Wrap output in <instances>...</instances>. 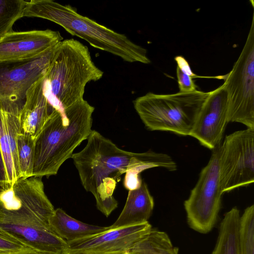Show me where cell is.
I'll list each match as a JSON object with an SVG mask.
<instances>
[{
  "label": "cell",
  "mask_w": 254,
  "mask_h": 254,
  "mask_svg": "<svg viewBox=\"0 0 254 254\" xmlns=\"http://www.w3.org/2000/svg\"><path fill=\"white\" fill-rule=\"evenodd\" d=\"M150 168L152 167L149 165H141L128 170L126 173L123 181L124 187L128 191L138 188L142 182L140 173L146 169Z\"/></svg>",
  "instance_id": "obj_23"
},
{
  "label": "cell",
  "mask_w": 254,
  "mask_h": 254,
  "mask_svg": "<svg viewBox=\"0 0 254 254\" xmlns=\"http://www.w3.org/2000/svg\"><path fill=\"white\" fill-rule=\"evenodd\" d=\"M27 247L0 228V251H16Z\"/></svg>",
  "instance_id": "obj_24"
},
{
  "label": "cell",
  "mask_w": 254,
  "mask_h": 254,
  "mask_svg": "<svg viewBox=\"0 0 254 254\" xmlns=\"http://www.w3.org/2000/svg\"><path fill=\"white\" fill-rule=\"evenodd\" d=\"M87 140L85 147L71 158L82 186L94 195L97 209L106 217L118 207L114 192L120 176L128 170L141 165L170 171L177 169L176 163L167 154L123 150L95 130Z\"/></svg>",
  "instance_id": "obj_1"
},
{
  "label": "cell",
  "mask_w": 254,
  "mask_h": 254,
  "mask_svg": "<svg viewBox=\"0 0 254 254\" xmlns=\"http://www.w3.org/2000/svg\"><path fill=\"white\" fill-rule=\"evenodd\" d=\"M240 211L234 207L224 216L219 227L215 248L211 254H239Z\"/></svg>",
  "instance_id": "obj_18"
},
{
  "label": "cell",
  "mask_w": 254,
  "mask_h": 254,
  "mask_svg": "<svg viewBox=\"0 0 254 254\" xmlns=\"http://www.w3.org/2000/svg\"><path fill=\"white\" fill-rule=\"evenodd\" d=\"M220 144L213 150L207 165L184 202L187 221L194 231L206 234L216 224L223 193L220 181Z\"/></svg>",
  "instance_id": "obj_9"
},
{
  "label": "cell",
  "mask_w": 254,
  "mask_h": 254,
  "mask_svg": "<svg viewBox=\"0 0 254 254\" xmlns=\"http://www.w3.org/2000/svg\"><path fill=\"white\" fill-rule=\"evenodd\" d=\"M175 60L177 63V66H179L183 71L191 76L192 77L195 76V75L192 72L188 62L183 57L181 56H177L175 58Z\"/></svg>",
  "instance_id": "obj_27"
},
{
  "label": "cell",
  "mask_w": 254,
  "mask_h": 254,
  "mask_svg": "<svg viewBox=\"0 0 254 254\" xmlns=\"http://www.w3.org/2000/svg\"><path fill=\"white\" fill-rule=\"evenodd\" d=\"M129 251L139 254H179L168 235L164 232L151 229Z\"/></svg>",
  "instance_id": "obj_19"
},
{
  "label": "cell",
  "mask_w": 254,
  "mask_h": 254,
  "mask_svg": "<svg viewBox=\"0 0 254 254\" xmlns=\"http://www.w3.org/2000/svg\"><path fill=\"white\" fill-rule=\"evenodd\" d=\"M139 254L134 253V252H132L129 251H124V252L105 253V254Z\"/></svg>",
  "instance_id": "obj_29"
},
{
  "label": "cell",
  "mask_w": 254,
  "mask_h": 254,
  "mask_svg": "<svg viewBox=\"0 0 254 254\" xmlns=\"http://www.w3.org/2000/svg\"><path fill=\"white\" fill-rule=\"evenodd\" d=\"M103 75L86 46L73 39L64 40L59 43L44 77V93L50 104L63 114L65 109L83 99L88 82Z\"/></svg>",
  "instance_id": "obj_5"
},
{
  "label": "cell",
  "mask_w": 254,
  "mask_h": 254,
  "mask_svg": "<svg viewBox=\"0 0 254 254\" xmlns=\"http://www.w3.org/2000/svg\"><path fill=\"white\" fill-rule=\"evenodd\" d=\"M154 199L142 181L137 189L128 191L125 206L111 229L130 226L148 222L154 208Z\"/></svg>",
  "instance_id": "obj_16"
},
{
  "label": "cell",
  "mask_w": 254,
  "mask_h": 254,
  "mask_svg": "<svg viewBox=\"0 0 254 254\" xmlns=\"http://www.w3.org/2000/svg\"><path fill=\"white\" fill-rule=\"evenodd\" d=\"M49 224L54 233L66 242L80 239L110 229L87 224L69 215L61 208L55 209L49 219Z\"/></svg>",
  "instance_id": "obj_17"
},
{
  "label": "cell",
  "mask_w": 254,
  "mask_h": 254,
  "mask_svg": "<svg viewBox=\"0 0 254 254\" xmlns=\"http://www.w3.org/2000/svg\"><path fill=\"white\" fill-rule=\"evenodd\" d=\"M220 181L224 192L254 182V129L236 131L220 145Z\"/></svg>",
  "instance_id": "obj_10"
},
{
  "label": "cell",
  "mask_w": 254,
  "mask_h": 254,
  "mask_svg": "<svg viewBox=\"0 0 254 254\" xmlns=\"http://www.w3.org/2000/svg\"><path fill=\"white\" fill-rule=\"evenodd\" d=\"M94 107L84 99L57 111L34 139L32 176L49 177L71 158L74 150L91 131Z\"/></svg>",
  "instance_id": "obj_3"
},
{
  "label": "cell",
  "mask_w": 254,
  "mask_h": 254,
  "mask_svg": "<svg viewBox=\"0 0 254 254\" xmlns=\"http://www.w3.org/2000/svg\"><path fill=\"white\" fill-rule=\"evenodd\" d=\"M0 254H40L35 250L27 247L16 251H0Z\"/></svg>",
  "instance_id": "obj_28"
},
{
  "label": "cell",
  "mask_w": 254,
  "mask_h": 254,
  "mask_svg": "<svg viewBox=\"0 0 254 254\" xmlns=\"http://www.w3.org/2000/svg\"><path fill=\"white\" fill-rule=\"evenodd\" d=\"M209 92L158 94L148 92L136 98L134 108L149 130L168 131L181 135L190 132Z\"/></svg>",
  "instance_id": "obj_6"
},
{
  "label": "cell",
  "mask_w": 254,
  "mask_h": 254,
  "mask_svg": "<svg viewBox=\"0 0 254 254\" xmlns=\"http://www.w3.org/2000/svg\"><path fill=\"white\" fill-rule=\"evenodd\" d=\"M23 17H35L53 21L70 34L84 39L92 47L118 56L129 63L149 64L147 50L93 20L79 14L69 5L52 0L27 1Z\"/></svg>",
  "instance_id": "obj_4"
},
{
  "label": "cell",
  "mask_w": 254,
  "mask_h": 254,
  "mask_svg": "<svg viewBox=\"0 0 254 254\" xmlns=\"http://www.w3.org/2000/svg\"><path fill=\"white\" fill-rule=\"evenodd\" d=\"M58 44L31 59L0 62V111L19 117L28 90L46 75Z\"/></svg>",
  "instance_id": "obj_7"
},
{
  "label": "cell",
  "mask_w": 254,
  "mask_h": 254,
  "mask_svg": "<svg viewBox=\"0 0 254 254\" xmlns=\"http://www.w3.org/2000/svg\"><path fill=\"white\" fill-rule=\"evenodd\" d=\"M34 139L29 136L19 133L17 137V158L19 178L32 176Z\"/></svg>",
  "instance_id": "obj_22"
},
{
  "label": "cell",
  "mask_w": 254,
  "mask_h": 254,
  "mask_svg": "<svg viewBox=\"0 0 254 254\" xmlns=\"http://www.w3.org/2000/svg\"><path fill=\"white\" fill-rule=\"evenodd\" d=\"M148 222L110 229L66 242L63 254H101L128 251L151 230Z\"/></svg>",
  "instance_id": "obj_11"
},
{
  "label": "cell",
  "mask_w": 254,
  "mask_h": 254,
  "mask_svg": "<svg viewBox=\"0 0 254 254\" xmlns=\"http://www.w3.org/2000/svg\"><path fill=\"white\" fill-rule=\"evenodd\" d=\"M179 92L187 93L196 90L197 86L194 83L192 77L183 71L179 66L176 68Z\"/></svg>",
  "instance_id": "obj_25"
},
{
  "label": "cell",
  "mask_w": 254,
  "mask_h": 254,
  "mask_svg": "<svg viewBox=\"0 0 254 254\" xmlns=\"http://www.w3.org/2000/svg\"><path fill=\"white\" fill-rule=\"evenodd\" d=\"M19 133V117L0 111V147L9 186L20 178L17 147Z\"/></svg>",
  "instance_id": "obj_15"
},
{
  "label": "cell",
  "mask_w": 254,
  "mask_h": 254,
  "mask_svg": "<svg viewBox=\"0 0 254 254\" xmlns=\"http://www.w3.org/2000/svg\"><path fill=\"white\" fill-rule=\"evenodd\" d=\"M54 211L41 177L18 179L0 192V228L40 254H63L66 247L49 226Z\"/></svg>",
  "instance_id": "obj_2"
},
{
  "label": "cell",
  "mask_w": 254,
  "mask_h": 254,
  "mask_svg": "<svg viewBox=\"0 0 254 254\" xmlns=\"http://www.w3.org/2000/svg\"><path fill=\"white\" fill-rule=\"evenodd\" d=\"M223 77L228 122L254 129V12L243 49L232 70Z\"/></svg>",
  "instance_id": "obj_8"
},
{
  "label": "cell",
  "mask_w": 254,
  "mask_h": 254,
  "mask_svg": "<svg viewBox=\"0 0 254 254\" xmlns=\"http://www.w3.org/2000/svg\"><path fill=\"white\" fill-rule=\"evenodd\" d=\"M27 1L0 0V38L12 31L14 23L23 17Z\"/></svg>",
  "instance_id": "obj_21"
},
{
  "label": "cell",
  "mask_w": 254,
  "mask_h": 254,
  "mask_svg": "<svg viewBox=\"0 0 254 254\" xmlns=\"http://www.w3.org/2000/svg\"><path fill=\"white\" fill-rule=\"evenodd\" d=\"M239 254H254V205L247 207L240 216Z\"/></svg>",
  "instance_id": "obj_20"
},
{
  "label": "cell",
  "mask_w": 254,
  "mask_h": 254,
  "mask_svg": "<svg viewBox=\"0 0 254 254\" xmlns=\"http://www.w3.org/2000/svg\"><path fill=\"white\" fill-rule=\"evenodd\" d=\"M9 186L8 182L5 164L0 147V192Z\"/></svg>",
  "instance_id": "obj_26"
},
{
  "label": "cell",
  "mask_w": 254,
  "mask_h": 254,
  "mask_svg": "<svg viewBox=\"0 0 254 254\" xmlns=\"http://www.w3.org/2000/svg\"><path fill=\"white\" fill-rule=\"evenodd\" d=\"M228 96L224 84L209 92L197 115L190 136L214 150L220 144L228 122Z\"/></svg>",
  "instance_id": "obj_12"
},
{
  "label": "cell",
  "mask_w": 254,
  "mask_h": 254,
  "mask_svg": "<svg viewBox=\"0 0 254 254\" xmlns=\"http://www.w3.org/2000/svg\"><path fill=\"white\" fill-rule=\"evenodd\" d=\"M45 76L35 82L28 90L26 102L19 116L20 133L29 136L34 139L58 111L44 94Z\"/></svg>",
  "instance_id": "obj_14"
},
{
  "label": "cell",
  "mask_w": 254,
  "mask_h": 254,
  "mask_svg": "<svg viewBox=\"0 0 254 254\" xmlns=\"http://www.w3.org/2000/svg\"><path fill=\"white\" fill-rule=\"evenodd\" d=\"M63 40L59 31L51 29L12 30L0 38V62L34 58Z\"/></svg>",
  "instance_id": "obj_13"
}]
</instances>
